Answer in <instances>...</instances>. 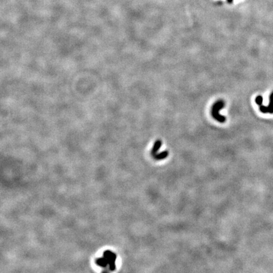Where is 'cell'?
<instances>
[{"mask_svg":"<svg viewBox=\"0 0 273 273\" xmlns=\"http://www.w3.org/2000/svg\"><path fill=\"white\" fill-rule=\"evenodd\" d=\"M225 103L223 100H217L216 102H215L214 105L212 106V110H211V114L212 116L214 118L217 120V122L220 123H225L226 122V118L223 115H221L219 114V111L220 110L225 107Z\"/></svg>","mask_w":273,"mask_h":273,"instance_id":"cell-1","label":"cell"},{"mask_svg":"<svg viewBox=\"0 0 273 273\" xmlns=\"http://www.w3.org/2000/svg\"><path fill=\"white\" fill-rule=\"evenodd\" d=\"M162 145V141L161 140H157L156 142H155L153 147H152L151 154L152 156H154L155 155L157 154L158 151H159V149L161 148Z\"/></svg>","mask_w":273,"mask_h":273,"instance_id":"cell-2","label":"cell"},{"mask_svg":"<svg viewBox=\"0 0 273 273\" xmlns=\"http://www.w3.org/2000/svg\"><path fill=\"white\" fill-rule=\"evenodd\" d=\"M168 155H169V151H165L162 152H161V153L156 154L154 156H153V157L155 160L159 161V160L165 159V158H166L168 156Z\"/></svg>","mask_w":273,"mask_h":273,"instance_id":"cell-3","label":"cell"},{"mask_svg":"<svg viewBox=\"0 0 273 273\" xmlns=\"http://www.w3.org/2000/svg\"><path fill=\"white\" fill-rule=\"evenodd\" d=\"M263 101V97L261 96H258L256 98H255V102L258 106L262 105Z\"/></svg>","mask_w":273,"mask_h":273,"instance_id":"cell-4","label":"cell"},{"mask_svg":"<svg viewBox=\"0 0 273 273\" xmlns=\"http://www.w3.org/2000/svg\"><path fill=\"white\" fill-rule=\"evenodd\" d=\"M269 100H273V93L270 95V96H269Z\"/></svg>","mask_w":273,"mask_h":273,"instance_id":"cell-5","label":"cell"},{"mask_svg":"<svg viewBox=\"0 0 273 273\" xmlns=\"http://www.w3.org/2000/svg\"><path fill=\"white\" fill-rule=\"evenodd\" d=\"M227 1H228V3H232L233 1V0H227Z\"/></svg>","mask_w":273,"mask_h":273,"instance_id":"cell-6","label":"cell"}]
</instances>
